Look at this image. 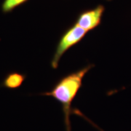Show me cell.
Segmentation results:
<instances>
[{
  "label": "cell",
  "instance_id": "cell-1",
  "mask_svg": "<svg viewBox=\"0 0 131 131\" xmlns=\"http://www.w3.org/2000/svg\"><path fill=\"white\" fill-rule=\"evenodd\" d=\"M93 66V64H90L80 70L66 75L56 83L50 90L41 93L44 96L53 98L61 103L66 131H71L70 116L72 114V102L82 85L84 76Z\"/></svg>",
  "mask_w": 131,
  "mask_h": 131
},
{
  "label": "cell",
  "instance_id": "cell-2",
  "mask_svg": "<svg viewBox=\"0 0 131 131\" xmlns=\"http://www.w3.org/2000/svg\"><path fill=\"white\" fill-rule=\"evenodd\" d=\"M87 31L74 24L69 28L60 38V40L56 46V51L51 61V66L53 69H56L59 64V61L62 56L70 48L81 42L87 34Z\"/></svg>",
  "mask_w": 131,
  "mask_h": 131
},
{
  "label": "cell",
  "instance_id": "cell-3",
  "mask_svg": "<svg viewBox=\"0 0 131 131\" xmlns=\"http://www.w3.org/2000/svg\"><path fill=\"white\" fill-rule=\"evenodd\" d=\"M105 7L102 5H98L93 9L85 10L77 17L75 24L87 32L93 30L101 24V20Z\"/></svg>",
  "mask_w": 131,
  "mask_h": 131
},
{
  "label": "cell",
  "instance_id": "cell-4",
  "mask_svg": "<svg viewBox=\"0 0 131 131\" xmlns=\"http://www.w3.org/2000/svg\"><path fill=\"white\" fill-rule=\"evenodd\" d=\"M26 80V75L18 72H10L4 78L2 86L7 89H17Z\"/></svg>",
  "mask_w": 131,
  "mask_h": 131
},
{
  "label": "cell",
  "instance_id": "cell-5",
  "mask_svg": "<svg viewBox=\"0 0 131 131\" xmlns=\"http://www.w3.org/2000/svg\"><path fill=\"white\" fill-rule=\"evenodd\" d=\"M28 0H4L2 5V10L4 13H9Z\"/></svg>",
  "mask_w": 131,
  "mask_h": 131
},
{
  "label": "cell",
  "instance_id": "cell-6",
  "mask_svg": "<svg viewBox=\"0 0 131 131\" xmlns=\"http://www.w3.org/2000/svg\"><path fill=\"white\" fill-rule=\"evenodd\" d=\"M72 114H76V115H78V116H80V117H82V118H84V119L86 120V121H88V122H89V123H90L92 125L93 127H95V128H97L98 130L99 131H104L103 130H102L100 127H98L96 124H95L93 122H92L90 119H88V117H86L85 115H84L83 113H82L81 112H80L79 109H77V108H72Z\"/></svg>",
  "mask_w": 131,
  "mask_h": 131
},
{
  "label": "cell",
  "instance_id": "cell-7",
  "mask_svg": "<svg viewBox=\"0 0 131 131\" xmlns=\"http://www.w3.org/2000/svg\"><path fill=\"white\" fill-rule=\"evenodd\" d=\"M107 1H111V0H107Z\"/></svg>",
  "mask_w": 131,
  "mask_h": 131
}]
</instances>
